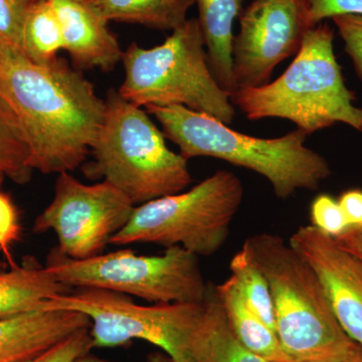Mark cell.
I'll return each mask as SVG.
<instances>
[{
    "label": "cell",
    "instance_id": "obj_3",
    "mask_svg": "<svg viewBox=\"0 0 362 362\" xmlns=\"http://www.w3.org/2000/svg\"><path fill=\"white\" fill-rule=\"evenodd\" d=\"M243 247L268 281L276 334L293 361H343L361 354L338 323L316 274L289 243L262 233Z\"/></svg>",
    "mask_w": 362,
    "mask_h": 362
},
{
    "label": "cell",
    "instance_id": "obj_12",
    "mask_svg": "<svg viewBox=\"0 0 362 362\" xmlns=\"http://www.w3.org/2000/svg\"><path fill=\"white\" fill-rule=\"evenodd\" d=\"M290 246L316 274L338 323L362 349V261L314 226L293 233Z\"/></svg>",
    "mask_w": 362,
    "mask_h": 362
},
{
    "label": "cell",
    "instance_id": "obj_4",
    "mask_svg": "<svg viewBox=\"0 0 362 362\" xmlns=\"http://www.w3.org/2000/svg\"><path fill=\"white\" fill-rule=\"evenodd\" d=\"M333 42L328 23L310 28L287 70L265 85L233 90V107L251 121H291L308 136L337 123L362 132V108L345 85Z\"/></svg>",
    "mask_w": 362,
    "mask_h": 362
},
{
    "label": "cell",
    "instance_id": "obj_35",
    "mask_svg": "<svg viewBox=\"0 0 362 362\" xmlns=\"http://www.w3.org/2000/svg\"><path fill=\"white\" fill-rule=\"evenodd\" d=\"M76 1H87V0H76Z\"/></svg>",
    "mask_w": 362,
    "mask_h": 362
},
{
    "label": "cell",
    "instance_id": "obj_7",
    "mask_svg": "<svg viewBox=\"0 0 362 362\" xmlns=\"http://www.w3.org/2000/svg\"><path fill=\"white\" fill-rule=\"evenodd\" d=\"M244 194V185L235 173L216 171L187 192L135 206L127 225L110 244L180 246L199 257L213 256L226 244Z\"/></svg>",
    "mask_w": 362,
    "mask_h": 362
},
{
    "label": "cell",
    "instance_id": "obj_28",
    "mask_svg": "<svg viewBox=\"0 0 362 362\" xmlns=\"http://www.w3.org/2000/svg\"><path fill=\"white\" fill-rule=\"evenodd\" d=\"M312 28L341 14L362 16V0H308Z\"/></svg>",
    "mask_w": 362,
    "mask_h": 362
},
{
    "label": "cell",
    "instance_id": "obj_30",
    "mask_svg": "<svg viewBox=\"0 0 362 362\" xmlns=\"http://www.w3.org/2000/svg\"><path fill=\"white\" fill-rule=\"evenodd\" d=\"M334 240L342 249L351 252L362 261V223L350 226Z\"/></svg>",
    "mask_w": 362,
    "mask_h": 362
},
{
    "label": "cell",
    "instance_id": "obj_23",
    "mask_svg": "<svg viewBox=\"0 0 362 362\" xmlns=\"http://www.w3.org/2000/svg\"><path fill=\"white\" fill-rule=\"evenodd\" d=\"M33 0H0V49L21 52L23 23Z\"/></svg>",
    "mask_w": 362,
    "mask_h": 362
},
{
    "label": "cell",
    "instance_id": "obj_34",
    "mask_svg": "<svg viewBox=\"0 0 362 362\" xmlns=\"http://www.w3.org/2000/svg\"><path fill=\"white\" fill-rule=\"evenodd\" d=\"M7 264L4 263V262L0 261V272H4L6 270Z\"/></svg>",
    "mask_w": 362,
    "mask_h": 362
},
{
    "label": "cell",
    "instance_id": "obj_32",
    "mask_svg": "<svg viewBox=\"0 0 362 362\" xmlns=\"http://www.w3.org/2000/svg\"><path fill=\"white\" fill-rule=\"evenodd\" d=\"M74 362H112L108 361V359L101 358V357L94 356V354H90V352H88V354H84V356L78 357V358L76 359Z\"/></svg>",
    "mask_w": 362,
    "mask_h": 362
},
{
    "label": "cell",
    "instance_id": "obj_19",
    "mask_svg": "<svg viewBox=\"0 0 362 362\" xmlns=\"http://www.w3.org/2000/svg\"><path fill=\"white\" fill-rule=\"evenodd\" d=\"M107 21L137 23L160 30H175L188 20L195 0H87Z\"/></svg>",
    "mask_w": 362,
    "mask_h": 362
},
{
    "label": "cell",
    "instance_id": "obj_18",
    "mask_svg": "<svg viewBox=\"0 0 362 362\" xmlns=\"http://www.w3.org/2000/svg\"><path fill=\"white\" fill-rule=\"evenodd\" d=\"M190 350L194 362H268L238 339L214 292L207 297L206 310Z\"/></svg>",
    "mask_w": 362,
    "mask_h": 362
},
{
    "label": "cell",
    "instance_id": "obj_10",
    "mask_svg": "<svg viewBox=\"0 0 362 362\" xmlns=\"http://www.w3.org/2000/svg\"><path fill=\"white\" fill-rule=\"evenodd\" d=\"M134 209L110 183L86 185L66 171L59 173L54 199L35 218L33 230L56 233L57 249L68 258H94L127 225Z\"/></svg>",
    "mask_w": 362,
    "mask_h": 362
},
{
    "label": "cell",
    "instance_id": "obj_6",
    "mask_svg": "<svg viewBox=\"0 0 362 362\" xmlns=\"http://www.w3.org/2000/svg\"><path fill=\"white\" fill-rule=\"evenodd\" d=\"M122 62L125 78L118 93L130 103L183 106L233 123L235 107L209 68L197 18H188L151 49L130 45Z\"/></svg>",
    "mask_w": 362,
    "mask_h": 362
},
{
    "label": "cell",
    "instance_id": "obj_24",
    "mask_svg": "<svg viewBox=\"0 0 362 362\" xmlns=\"http://www.w3.org/2000/svg\"><path fill=\"white\" fill-rule=\"evenodd\" d=\"M312 226L321 232L337 238L349 228L341 207L337 199L328 194H320L311 204Z\"/></svg>",
    "mask_w": 362,
    "mask_h": 362
},
{
    "label": "cell",
    "instance_id": "obj_5",
    "mask_svg": "<svg viewBox=\"0 0 362 362\" xmlns=\"http://www.w3.org/2000/svg\"><path fill=\"white\" fill-rule=\"evenodd\" d=\"M90 156L84 175L110 183L135 206L185 192L192 181L187 159L168 148L148 113L114 90Z\"/></svg>",
    "mask_w": 362,
    "mask_h": 362
},
{
    "label": "cell",
    "instance_id": "obj_21",
    "mask_svg": "<svg viewBox=\"0 0 362 362\" xmlns=\"http://www.w3.org/2000/svg\"><path fill=\"white\" fill-rule=\"evenodd\" d=\"M230 278L250 308L276 332L275 309L270 286L244 247L230 259Z\"/></svg>",
    "mask_w": 362,
    "mask_h": 362
},
{
    "label": "cell",
    "instance_id": "obj_14",
    "mask_svg": "<svg viewBox=\"0 0 362 362\" xmlns=\"http://www.w3.org/2000/svg\"><path fill=\"white\" fill-rule=\"evenodd\" d=\"M90 326V319L75 311L39 310L0 318V362L28 361Z\"/></svg>",
    "mask_w": 362,
    "mask_h": 362
},
{
    "label": "cell",
    "instance_id": "obj_22",
    "mask_svg": "<svg viewBox=\"0 0 362 362\" xmlns=\"http://www.w3.org/2000/svg\"><path fill=\"white\" fill-rule=\"evenodd\" d=\"M30 152L20 125L0 99V183L4 177L18 185L30 180Z\"/></svg>",
    "mask_w": 362,
    "mask_h": 362
},
{
    "label": "cell",
    "instance_id": "obj_27",
    "mask_svg": "<svg viewBox=\"0 0 362 362\" xmlns=\"http://www.w3.org/2000/svg\"><path fill=\"white\" fill-rule=\"evenodd\" d=\"M344 42L345 52L362 82V16L341 14L331 18Z\"/></svg>",
    "mask_w": 362,
    "mask_h": 362
},
{
    "label": "cell",
    "instance_id": "obj_1",
    "mask_svg": "<svg viewBox=\"0 0 362 362\" xmlns=\"http://www.w3.org/2000/svg\"><path fill=\"white\" fill-rule=\"evenodd\" d=\"M0 99L25 135L30 166L45 175L80 168L106 113L92 83L65 61L39 65L13 49H0Z\"/></svg>",
    "mask_w": 362,
    "mask_h": 362
},
{
    "label": "cell",
    "instance_id": "obj_33",
    "mask_svg": "<svg viewBox=\"0 0 362 362\" xmlns=\"http://www.w3.org/2000/svg\"><path fill=\"white\" fill-rule=\"evenodd\" d=\"M304 362H322V361H304ZM337 362H362V352H361V354H357L356 356L352 357V358L347 359V361H337Z\"/></svg>",
    "mask_w": 362,
    "mask_h": 362
},
{
    "label": "cell",
    "instance_id": "obj_17",
    "mask_svg": "<svg viewBox=\"0 0 362 362\" xmlns=\"http://www.w3.org/2000/svg\"><path fill=\"white\" fill-rule=\"evenodd\" d=\"M214 294L233 333L246 349L268 362H294L286 354L275 331L250 308L232 278L218 285Z\"/></svg>",
    "mask_w": 362,
    "mask_h": 362
},
{
    "label": "cell",
    "instance_id": "obj_2",
    "mask_svg": "<svg viewBox=\"0 0 362 362\" xmlns=\"http://www.w3.org/2000/svg\"><path fill=\"white\" fill-rule=\"evenodd\" d=\"M146 112L156 117L164 136L187 160L213 157L249 169L265 177L279 199H289L299 190H316L331 175L328 161L305 145L308 135L302 130L259 138L187 107L148 106Z\"/></svg>",
    "mask_w": 362,
    "mask_h": 362
},
{
    "label": "cell",
    "instance_id": "obj_16",
    "mask_svg": "<svg viewBox=\"0 0 362 362\" xmlns=\"http://www.w3.org/2000/svg\"><path fill=\"white\" fill-rule=\"evenodd\" d=\"M71 291L47 267L28 259L23 265L0 272V318L42 310L45 302Z\"/></svg>",
    "mask_w": 362,
    "mask_h": 362
},
{
    "label": "cell",
    "instance_id": "obj_26",
    "mask_svg": "<svg viewBox=\"0 0 362 362\" xmlns=\"http://www.w3.org/2000/svg\"><path fill=\"white\" fill-rule=\"evenodd\" d=\"M21 225L18 209L8 194L0 190V252L11 268L16 266L11 247L21 240Z\"/></svg>",
    "mask_w": 362,
    "mask_h": 362
},
{
    "label": "cell",
    "instance_id": "obj_13",
    "mask_svg": "<svg viewBox=\"0 0 362 362\" xmlns=\"http://www.w3.org/2000/svg\"><path fill=\"white\" fill-rule=\"evenodd\" d=\"M63 32L64 49L81 68L110 71L123 52L108 21L88 4L76 0H51Z\"/></svg>",
    "mask_w": 362,
    "mask_h": 362
},
{
    "label": "cell",
    "instance_id": "obj_15",
    "mask_svg": "<svg viewBox=\"0 0 362 362\" xmlns=\"http://www.w3.org/2000/svg\"><path fill=\"white\" fill-rule=\"evenodd\" d=\"M244 1L195 0L209 68L218 85L230 95L233 90V25L242 13Z\"/></svg>",
    "mask_w": 362,
    "mask_h": 362
},
{
    "label": "cell",
    "instance_id": "obj_9",
    "mask_svg": "<svg viewBox=\"0 0 362 362\" xmlns=\"http://www.w3.org/2000/svg\"><path fill=\"white\" fill-rule=\"evenodd\" d=\"M42 310L84 314L90 319L94 349H114L143 340L159 347L176 362H194L190 349L206 302L144 306L122 293L77 288L45 302Z\"/></svg>",
    "mask_w": 362,
    "mask_h": 362
},
{
    "label": "cell",
    "instance_id": "obj_31",
    "mask_svg": "<svg viewBox=\"0 0 362 362\" xmlns=\"http://www.w3.org/2000/svg\"><path fill=\"white\" fill-rule=\"evenodd\" d=\"M145 362H176L175 359L171 358L165 352H153L147 356Z\"/></svg>",
    "mask_w": 362,
    "mask_h": 362
},
{
    "label": "cell",
    "instance_id": "obj_25",
    "mask_svg": "<svg viewBox=\"0 0 362 362\" xmlns=\"http://www.w3.org/2000/svg\"><path fill=\"white\" fill-rule=\"evenodd\" d=\"M93 349L94 347L90 328H85L45 350L42 354L23 362H74L78 357L90 352Z\"/></svg>",
    "mask_w": 362,
    "mask_h": 362
},
{
    "label": "cell",
    "instance_id": "obj_8",
    "mask_svg": "<svg viewBox=\"0 0 362 362\" xmlns=\"http://www.w3.org/2000/svg\"><path fill=\"white\" fill-rule=\"evenodd\" d=\"M45 267L71 289L99 288L150 303L202 304L209 295L199 256L180 246L153 256L124 249L86 259L68 258L56 247Z\"/></svg>",
    "mask_w": 362,
    "mask_h": 362
},
{
    "label": "cell",
    "instance_id": "obj_20",
    "mask_svg": "<svg viewBox=\"0 0 362 362\" xmlns=\"http://www.w3.org/2000/svg\"><path fill=\"white\" fill-rule=\"evenodd\" d=\"M64 49L63 32L51 0H33L26 13L21 52L33 63L49 65Z\"/></svg>",
    "mask_w": 362,
    "mask_h": 362
},
{
    "label": "cell",
    "instance_id": "obj_29",
    "mask_svg": "<svg viewBox=\"0 0 362 362\" xmlns=\"http://www.w3.org/2000/svg\"><path fill=\"white\" fill-rule=\"evenodd\" d=\"M338 202L349 228L362 223V190L345 192Z\"/></svg>",
    "mask_w": 362,
    "mask_h": 362
},
{
    "label": "cell",
    "instance_id": "obj_11",
    "mask_svg": "<svg viewBox=\"0 0 362 362\" xmlns=\"http://www.w3.org/2000/svg\"><path fill=\"white\" fill-rule=\"evenodd\" d=\"M239 21L233 40V90L270 82L274 70L296 56L312 28L308 0H252Z\"/></svg>",
    "mask_w": 362,
    "mask_h": 362
}]
</instances>
